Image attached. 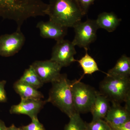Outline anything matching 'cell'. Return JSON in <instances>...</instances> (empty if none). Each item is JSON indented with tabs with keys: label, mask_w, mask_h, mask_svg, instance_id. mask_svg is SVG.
Masks as SVG:
<instances>
[{
	"label": "cell",
	"mask_w": 130,
	"mask_h": 130,
	"mask_svg": "<svg viewBox=\"0 0 130 130\" xmlns=\"http://www.w3.org/2000/svg\"><path fill=\"white\" fill-rule=\"evenodd\" d=\"M75 36L72 41L75 46L88 50L90 45L96 38V32L99 27L96 21L88 19L84 22L80 21L74 26Z\"/></svg>",
	"instance_id": "cell-6"
},
{
	"label": "cell",
	"mask_w": 130,
	"mask_h": 130,
	"mask_svg": "<svg viewBox=\"0 0 130 130\" xmlns=\"http://www.w3.org/2000/svg\"><path fill=\"white\" fill-rule=\"evenodd\" d=\"M86 130H111L109 124L102 119L86 123Z\"/></svg>",
	"instance_id": "cell-20"
},
{
	"label": "cell",
	"mask_w": 130,
	"mask_h": 130,
	"mask_svg": "<svg viewBox=\"0 0 130 130\" xmlns=\"http://www.w3.org/2000/svg\"><path fill=\"white\" fill-rule=\"evenodd\" d=\"M6 83V80L0 81V103H5L7 101V95L5 89Z\"/></svg>",
	"instance_id": "cell-23"
},
{
	"label": "cell",
	"mask_w": 130,
	"mask_h": 130,
	"mask_svg": "<svg viewBox=\"0 0 130 130\" xmlns=\"http://www.w3.org/2000/svg\"><path fill=\"white\" fill-rule=\"evenodd\" d=\"M13 88L21 99L42 100L44 98L42 93L38 89L18 80L13 84Z\"/></svg>",
	"instance_id": "cell-15"
},
{
	"label": "cell",
	"mask_w": 130,
	"mask_h": 130,
	"mask_svg": "<svg viewBox=\"0 0 130 130\" xmlns=\"http://www.w3.org/2000/svg\"><path fill=\"white\" fill-rule=\"evenodd\" d=\"M110 102L105 96L98 92L90 111L93 121L105 119L110 107Z\"/></svg>",
	"instance_id": "cell-13"
},
{
	"label": "cell",
	"mask_w": 130,
	"mask_h": 130,
	"mask_svg": "<svg viewBox=\"0 0 130 130\" xmlns=\"http://www.w3.org/2000/svg\"><path fill=\"white\" fill-rule=\"evenodd\" d=\"M96 20L98 26L100 28L104 29L108 32L115 30L121 19L112 12H103L98 15Z\"/></svg>",
	"instance_id": "cell-14"
},
{
	"label": "cell",
	"mask_w": 130,
	"mask_h": 130,
	"mask_svg": "<svg viewBox=\"0 0 130 130\" xmlns=\"http://www.w3.org/2000/svg\"><path fill=\"white\" fill-rule=\"evenodd\" d=\"M73 82L65 74H61L57 80L51 83L47 102H50L70 118L76 112L73 102Z\"/></svg>",
	"instance_id": "cell-3"
},
{
	"label": "cell",
	"mask_w": 130,
	"mask_h": 130,
	"mask_svg": "<svg viewBox=\"0 0 130 130\" xmlns=\"http://www.w3.org/2000/svg\"><path fill=\"white\" fill-rule=\"evenodd\" d=\"M6 127L4 121L0 120V130H6Z\"/></svg>",
	"instance_id": "cell-26"
},
{
	"label": "cell",
	"mask_w": 130,
	"mask_h": 130,
	"mask_svg": "<svg viewBox=\"0 0 130 130\" xmlns=\"http://www.w3.org/2000/svg\"><path fill=\"white\" fill-rule=\"evenodd\" d=\"M30 66L43 84L54 82L61 74L62 67L51 59L35 61Z\"/></svg>",
	"instance_id": "cell-9"
},
{
	"label": "cell",
	"mask_w": 130,
	"mask_h": 130,
	"mask_svg": "<svg viewBox=\"0 0 130 130\" xmlns=\"http://www.w3.org/2000/svg\"><path fill=\"white\" fill-rule=\"evenodd\" d=\"M113 76H129L130 58L125 55H122L117 61L116 64L106 74Z\"/></svg>",
	"instance_id": "cell-16"
},
{
	"label": "cell",
	"mask_w": 130,
	"mask_h": 130,
	"mask_svg": "<svg viewBox=\"0 0 130 130\" xmlns=\"http://www.w3.org/2000/svg\"><path fill=\"white\" fill-rule=\"evenodd\" d=\"M84 15L88 12L89 8L96 0H76Z\"/></svg>",
	"instance_id": "cell-22"
},
{
	"label": "cell",
	"mask_w": 130,
	"mask_h": 130,
	"mask_svg": "<svg viewBox=\"0 0 130 130\" xmlns=\"http://www.w3.org/2000/svg\"><path fill=\"white\" fill-rule=\"evenodd\" d=\"M25 38L21 30L0 36V56L8 57L17 53L23 46Z\"/></svg>",
	"instance_id": "cell-8"
},
{
	"label": "cell",
	"mask_w": 130,
	"mask_h": 130,
	"mask_svg": "<svg viewBox=\"0 0 130 130\" xmlns=\"http://www.w3.org/2000/svg\"><path fill=\"white\" fill-rule=\"evenodd\" d=\"M20 128L21 130H46L44 126L38 120V118L31 120V123Z\"/></svg>",
	"instance_id": "cell-21"
},
{
	"label": "cell",
	"mask_w": 130,
	"mask_h": 130,
	"mask_svg": "<svg viewBox=\"0 0 130 130\" xmlns=\"http://www.w3.org/2000/svg\"><path fill=\"white\" fill-rule=\"evenodd\" d=\"M37 27L40 30V35L44 38L59 41L64 39L67 33V28H64L49 20L46 22L41 21Z\"/></svg>",
	"instance_id": "cell-12"
},
{
	"label": "cell",
	"mask_w": 130,
	"mask_h": 130,
	"mask_svg": "<svg viewBox=\"0 0 130 130\" xmlns=\"http://www.w3.org/2000/svg\"><path fill=\"white\" fill-rule=\"evenodd\" d=\"M47 103L46 101L36 99H21V101L12 106L9 110L12 114L25 115L31 120L38 118V115Z\"/></svg>",
	"instance_id": "cell-10"
},
{
	"label": "cell",
	"mask_w": 130,
	"mask_h": 130,
	"mask_svg": "<svg viewBox=\"0 0 130 130\" xmlns=\"http://www.w3.org/2000/svg\"><path fill=\"white\" fill-rule=\"evenodd\" d=\"M73 82V102L74 109L79 114L90 112L98 91L88 85L82 83L80 80Z\"/></svg>",
	"instance_id": "cell-5"
},
{
	"label": "cell",
	"mask_w": 130,
	"mask_h": 130,
	"mask_svg": "<svg viewBox=\"0 0 130 130\" xmlns=\"http://www.w3.org/2000/svg\"><path fill=\"white\" fill-rule=\"evenodd\" d=\"M46 14L49 20L66 28H73L84 16L76 0H50Z\"/></svg>",
	"instance_id": "cell-2"
},
{
	"label": "cell",
	"mask_w": 130,
	"mask_h": 130,
	"mask_svg": "<svg viewBox=\"0 0 130 130\" xmlns=\"http://www.w3.org/2000/svg\"><path fill=\"white\" fill-rule=\"evenodd\" d=\"M109 125L111 130H130V121L121 125L116 126L111 124Z\"/></svg>",
	"instance_id": "cell-24"
},
{
	"label": "cell",
	"mask_w": 130,
	"mask_h": 130,
	"mask_svg": "<svg viewBox=\"0 0 130 130\" xmlns=\"http://www.w3.org/2000/svg\"><path fill=\"white\" fill-rule=\"evenodd\" d=\"M47 6L42 0H0V16L13 20L20 29L28 19L46 15Z\"/></svg>",
	"instance_id": "cell-1"
},
{
	"label": "cell",
	"mask_w": 130,
	"mask_h": 130,
	"mask_svg": "<svg viewBox=\"0 0 130 130\" xmlns=\"http://www.w3.org/2000/svg\"><path fill=\"white\" fill-rule=\"evenodd\" d=\"M69 118L70 121L64 130H86V122L81 118L80 114L76 112Z\"/></svg>",
	"instance_id": "cell-19"
},
{
	"label": "cell",
	"mask_w": 130,
	"mask_h": 130,
	"mask_svg": "<svg viewBox=\"0 0 130 130\" xmlns=\"http://www.w3.org/2000/svg\"><path fill=\"white\" fill-rule=\"evenodd\" d=\"M6 130H21L20 128H18L14 124H12L9 127H7Z\"/></svg>",
	"instance_id": "cell-25"
},
{
	"label": "cell",
	"mask_w": 130,
	"mask_h": 130,
	"mask_svg": "<svg viewBox=\"0 0 130 130\" xmlns=\"http://www.w3.org/2000/svg\"><path fill=\"white\" fill-rule=\"evenodd\" d=\"M100 93L105 96L110 102L120 104L130 102L129 76H106L100 83Z\"/></svg>",
	"instance_id": "cell-4"
},
{
	"label": "cell",
	"mask_w": 130,
	"mask_h": 130,
	"mask_svg": "<svg viewBox=\"0 0 130 130\" xmlns=\"http://www.w3.org/2000/svg\"><path fill=\"white\" fill-rule=\"evenodd\" d=\"M86 53L79 60L75 61L78 62L84 72V74L82 76L83 78L85 74H92L93 73L101 71L98 67L97 63L94 59L90 56L88 53V50H85Z\"/></svg>",
	"instance_id": "cell-18"
},
{
	"label": "cell",
	"mask_w": 130,
	"mask_h": 130,
	"mask_svg": "<svg viewBox=\"0 0 130 130\" xmlns=\"http://www.w3.org/2000/svg\"><path fill=\"white\" fill-rule=\"evenodd\" d=\"M19 80L37 89L41 88L44 84L31 66L25 70Z\"/></svg>",
	"instance_id": "cell-17"
},
{
	"label": "cell",
	"mask_w": 130,
	"mask_h": 130,
	"mask_svg": "<svg viewBox=\"0 0 130 130\" xmlns=\"http://www.w3.org/2000/svg\"><path fill=\"white\" fill-rule=\"evenodd\" d=\"M105 120L109 124L119 125L130 121V104L125 103L124 106L112 103Z\"/></svg>",
	"instance_id": "cell-11"
},
{
	"label": "cell",
	"mask_w": 130,
	"mask_h": 130,
	"mask_svg": "<svg viewBox=\"0 0 130 130\" xmlns=\"http://www.w3.org/2000/svg\"><path fill=\"white\" fill-rule=\"evenodd\" d=\"M72 42L64 39L56 41L52 50L50 59L61 67H66L74 62L76 51Z\"/></svg>",
	"instance_id": "cell-7"
}]
</instances>
